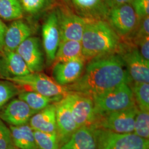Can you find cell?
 <instances>
[{
	"instance_id": "obj_1",
	"label": "cell",
	"mask_w": 149,
	"mask_h": 149,
	"mask_svg": "<svg viewBox=\"0 0 149 149\" xmlns=\"http://www.w3.org/2000/svg\"><path fill=\"white\" fill-rule=\"evenodd\" d=\"M132 81L122 56L114 53L91 59L80 78L66 87L70 92L92 98Z\"/></svg>"
},
{
	"instance_id": "obj_2",
	"label": "cell",
	"mask_w": 149,
	"mask_h": 149,
	"mask_svg": "<svg viewBox=\"0 0 149 149\" xmlns=\"http://www.w3.org/2000/svg\"><path fill=\"white\" fill-rule=\"evenodd\" d=\"M81 42L85 60L114 53L120 47L118 35L107 22L101 19H86Z\"/></svg>"
},
{
	"instance_id": "obj_3",
	"label": "cell",
	"mask_w": 149,
	"mask_h": 149,
	"mask_svg": "<svg viewBox=\"0 0 149 149\" xmlns=\"http://www.w3.org/2000/svg\"><path fill=\"white\" fill-rule=\"evenodd\" d=\"M92 98L97 117L136 106L132 88L126 83H123Z\"/></svg>"
},
{
	"instance_id": "obj_4",
	"label": "cell",
	"mask_w": 149,
	"mask_h": 149,
	"mask_svg": "<svg viewBox=\"0 0 149 149\" xmlns=\"http://www.w3.org/2000/svg\"><path fill=\"white\" fill-rule=\"evenodd\" d=\"M18 86L22 91H33L49 97L63 99L70 92L66 86L57 84L53 79L42 73L32 72L29 74L7 79Z\"/></svg>"
},
{
	"instance_id": "obj_5",
	"label": "cell",
	"mask_w": 149,
	"mask_h": 149,
	"mask_svg": "<svg viewBox=\"0 0 149 149\" xmlns=\"http://www.w3.org/2000/svg\"><path fill=\"white\" fill-rule=\"evenodd\" d=\"M97 149H149V139L133 133H118L101 128L93 129Z\"/></svg>"
},
{
	"instance_id": "obj_6",
	"label": "cell",
	"mask_w": 149,
	"mask_h": 149,
	"mask_svg": "<svg viewBox=\"0 0 149 149\" xmlns=\"http://www.w3.org/2000/svg\"><path fill=\"white\" fill-rule=\"evenodd\" d=\"M138 108L134 106L122 111L98 116L92 128H101L118 133H133Z\"/></svg>"
},
{
	"instance_id": "obj_7",
	"label": "cell",
	"mask_w": 149,
	"mask_h": 149,
	"mask_svg": "<svg viewBox=\"0 0 149 149\" xmlns=\"http://www.w3.org/2000/svg\"><path fill=\"white\" fill-rule=\"evenodd\" d=\"M108 23L118 35L127 36L137 28L139 18L130 3L114 6L108 13Z\"/></svg>"
},
{
	"instance_id": "obj_8",
	"label": "cell",
	"mask_w": 149,
	"mask_h": 149,
	"mask_svg": "<svg viewBox=\"0 0 149 149\" xmlns=\"http://www.w3.org/2000/svg\"><path fill=\"white\" fill-rule=\"evenodd\" d=\"M65 97L69 103L72 117L79 128H92L97 118L92 98L89 96L72 92H70Z\"/></svg>"
},
{
	"instance_id": "obj_9",
	"label": "cell",
	"mask_w": 149,
	"mask_h": 149,
	"mask_svg": "<svg viewBox=\"0 0 149 149\" xmlns=\"http://www.w3.org/2000/svg\"><path fill=\"white\" fill-rule=\"evenodd\" d=\"M42 39L48 64L54 62L55 55L60 42L58 17L57 12H51L47 17L42 26Z\"/></svg>"
},
{
	"instance_id": "obj_10",
	"label": "cell",
	"mask_w": 149,
	"mask_h": 149,
	"mask_svg": "<svg viewBox=\"0 0 149 149\" xmlns=\"http://www.w3.org/2000/svg\"><path fill=\"white\" fill-rule=\"evenodd\" d=\"M37 113L25 102L13 98L0 110V119L10 125L20 126L28 124L30 119Z\"/></svg>"
},
{
	"instance_id": "obj_11",
	"label": "cell",
	"mask_w": 149,
	"mask_h": 149,
	"mask_svg": "<svg viewBox=\"0 0 149 149\" xmlns=\"http://www.w3.org/2000/svg\"><path fill=\"white\" fill-rule=\"evenodd\" d=\"M55 104L56 107V132L60 147L70 138L79 127L74 122L69 103L65 97Z\"/></svg>"
},
{
	"instance_id": "obj_12",
	"label": "cell",
	"mask_w": 149,
	"mask_h": 149,
	"mask_svg": "<svg viewBox=\"0 0 149 149\" xmlns=\"http://www.w3.org/2000/svg\"><path fill=\"white\" fill-rule=\"evenodd\" d=\"M60 41L81 42L85 27L86 19L68 11L57 12Z\"/></svg>"
},
{
	"instance_id": "obj_13",
	"label": "cell",
	"mask_w": 149,
	"mask_h": 149,
	"mask_svg": "<svg viewBox=\"0 0 149 149\" xmlns=\"http://www.w3.org/2000/svg\"><path fill=\"white\" fill-rule=\"evenodd\" d=\"M31 72H39L44 68V55L39 39L29 37L16 49Z\"/></svg>"
},
{
	"instance_id": "obj_14",
	"label": "cell",
	"mask_w": 149,
	"mask_h": 149,
	"mask_svg": "<svg viewBox=\"0 0 149 149\" xmlns=\"http://www.w3.org/2000/svg\"><path fill=\"white\" fill-rule=\"evenodd\" d=\"M120 55L132 81L149 83V61L144 59L139 49H130Z\"/></svg>"
},
{
	"instance_id": "obj_15",
	"label": "cell",
	"mask_w": 149,
	"mask_h": 149,
	"mask_svg": "<svg viewBox=\"0 0 149 149\" xmlns=\"http://www.w3.org/2000/svg\"><path fill=\"white\" fill-rule=\"evenodd\" d=\"M0 56V76L6 80L32 73L16 50L3 49Z\"/></svg>"
},
{
	"instance_id": "obj_16",
	"label": "cell",
	"mask_w": 149,
	"mask_h": 149,
	"mask_svg": "<svg viewBox=\"0 0 149 149\" xmlns=\"http://www.w3.org/2000/svg\"><path fill=\"white\" fill-rule=\"evenodd\" d=\"M85 61V59H77L55 63L52 71L54 80L63 86L74 83L83 73Z\"/></svg>"
},
{
	"instance_id": "obj_17",
	"label": "cell",
	"mask_w": 149,
	"mask_h": 149,
	"mask_svg": "<svg viewBox=\"0 0 149 149\" xmlns=\"http://www.w3.org/2000/svg\"><path fill=\"white\" fill-rule=\"evenodd\" d=\"M81 17L88 19H106L111 8L108 0H71Z\"/></svg>"
},
{
	"instance_id": "obj_18",
	"label": "cell",
	"mask_w": 149,
	"mask_h": 149,
	"mask_svg": "<svg viewBox=\"0 0 149 149\" xmlns=\"http://www.w3.org/2000/svg\"><path fill=\"white\" fill-rule=\"evenodd\" d=\"M31 28L25 22L21 19L13 21L7 28L3 49L16 50L22 42L31 37Z\"/></svg>"
},
{
	"instance_id": "obj_19",
	"label": "cell",
	"mask_w": 149,
	"mask_h": 149,
	"mask_svg": "<svg viewBox=\"0 0 149 149\" xmlns=\"http://www.w3.org/2000/svg\"><path fill=\"white\" fill-rule=\"evenodd\" d=\"M33 130L47 133L56 132V107L51 104L34 114L29 121Z\"/></svg>"
},
{
	"instance_id": "obj_20",
	"label": "cell",
	"mask_w": 149,
	"mask_h": 149,
	"mask_svg": "<svg viewBox=\"0 0 149 149\" xmlns=\"http://www.w3.org/2000/svg\"><path fill=\"white\" fill-rule=\"evenodd\" d=\"M59 149H97L93 128H79Z\"/></svg>"
},
{
	"instance_id": "obj_21",
	"label": "cell",
	"mask_w": 149,
	"mask_h": 149,
	"mask_svg": "<svg viewBox=\"0 0 149 149\" xmlns=\"http://www.w3.org/2000/svg\"><path fill=\"white\" fill-rule=\"evenodd\" d=\"M15 147L19 149H38L33 130L29 124L20 126L10 125Z\"/></svg>"
},
{
	"instance_id": "obj_22",
	"label": "cell",
	"mask_w": 149,
	"mask_h": 149,
	"mask_svg": "<svg viewBox=\"0 0 149 149\" xmlns=\"http://www.w3.org/2000/svg\"><path fill=\"white\" fill-rule=\"evenodd\" d=\"M77 59H85L81 42L76 40L60 41L55 55V63Z\"/></svg>"
},
{
	"instance_id": "obj_23",
	"label": "cell",
	"mask_w": 149,
	"mask_h": 149,
	"mask_svg": "<svg viewBox=\"0 0 149 149\" xmlns=\"http://www.w3.org/2000/svg\"><path fill=\"white\" fill-rule=\"evenodd\" d=\"M18 98L25 102L33 110L37 112L44 109L53 102L60 101L56 98L49 97L37 92L29 91H22L18 94Z\"/></svg>"
},
{
	"instance_id": "obj_24",
	"label": "cell",
	"mask_w": 149,
	"mask_h": 149,
	"mask_svg": "<svg viewBox=\"0 0 149 149\" xmlns=\"http://www.w3.org/2000/svg\"><path fill=\"white\" fill-rule=\"evenodd\" d=\"M20 0H0V18L5 21H16L23 17Z\"/></svg>"
},
{
	"instance_id": "obj_25",
	"label": "cell",
	"mask_w": 149,
	"mask_h": 149,
	"mask_svg": "<svg viewBox=\"0 0 149 149\" xmlns=\"http://www.w3.org/2000/svg\"><path fill=\"white\" fill-rule=\"evenodd\" d=\"M135 103L140 111L149 112V84L146 82H134L132 88Z\"/></svg>"
},
{
	"instance_id": "obj_26",
	"label": "cell",
	"mask_w": 149,
	"mask_h": 149,
	"mask_svg": "<svg viewBox=\"0 0 149 149\" xmlns=\"http://www.w3.org/2000/svg\"><path fill=\"white\" fill-rule=\"evenodd\" d=\"M38 149H58L59 140L57 132L47 133L33 130Z\"/></svg>"
},
{
	"instance_id": "obj_27",
	"label": "cell",
	"mask_w": 149,
	"mask_h": 149,
	"mask_svg": "<svg viewBox=\"0 0 149 149\" xmlns=\"http://www.w3.org/2000/svg\"><path fill=\"white\" fill-rule=\"evenodd\" d=\"M21 89L8 80L0 81V110L15 96H18Z\"/></svg>"
},
{
	"instance_id": "obj_28",
	"label": "cell",
	"mask_w": 149,
	"mask_h": 149,
	"mask_svg": "<svg viewBox=\"0 0 149 149\" xmlns=\"http://www.w3.org/2000/svg\"><path fill=\"white\" fill-rule=\"evenodd\" d=\"M133 133L142 138L149 139V112L139 109L135 118Z\"/></svg>"
},
{
	"instance_id": "obj_29",
	"label": "cell",
	"mask_w": 149,
	"mask_h": 149,
	"mask_svg": "<svg viewBox=\"0 0 149 149\" xmlns=\"http://www.w3.org/2000/svg\"><path fill=\"white\" fill-rule=\"evenodd\" d=\"M15 148L10 127H8L0 119V149Z\"/></svg>"
},
{
	"instance_id": "obj_30",
	"label": "cell",
	"mask_w": 149,
	"mask_h": 149,
	"mask_svg": "<svg viewBox=\"0 0 149 149\" xmlns=\"http://www.w3.org/2000/svg\"><path fill=\"white\" fill-rule=\"evenodd\" d=\"M23 11L31 15H36L44 9L48 0H20Z\"/></svg>"
},
{
	"instance_id": "obj_31",
	"label": "cell",
	"mask_w": 149,
	"mask_h": 149,
	"mask_svg": "<svg viewBox=\"0 0 149 149\" xmlns=\"http://www.w3.org/2000/svg\"><path fill=\"white\" fill-rule=\"evenodd\" d=\"M131 5L139 19L149 16V0H133Z\"/></svg>"
},
{
	"instance_id": "obj_32",
	"label": "cell",
	"mask_w": 149,
	"mask_h": 149,
	"mask_svg": "<svg viewBox=\"0 0 149 149\" xmlns=\"http://www.w3.org/2000/svg\"><path fill=\"white\" fill-rule=\"evenodd\" d=\"M138 29L136 34V40L145 36H149V16L144 17L139 19Z\"/></svg>"
},
{
	"instance_id": "obj_33",
	"label": "cell",
	"mask_w": 149,
	"mask_h": 149,
	"mask_svg": "<svg viewBox=\"0 0 149 149\" xmlns=\"http://www.w3.org/2000/svg\"><path fill=\"white\" fill-rule=\"evenodd\" d=\"M136 42L139 46V50L141 55L144 59L149 61V36L140 38Z\"/></svg>"
},
{
	"instance_id": "obj_34",
	"label": "cell",
	"mask_w": 149,
	"mask_h": 149,
	"mask_svg": "<svg viewBox=\"0 0 149 149\" xmlns=\"http://www.w3.org/2000/svg\"><path fill=\"white\" fill-rule=\"evenodd\" d=\"M7 26L0 18V53L4 49V38Z\"/></svg>"
},
{
	"instance_id": "obj_35",
	"label": "cell",
	"mask_w": 149,
	"mask_h": 149,
	"mask_svg": "<svg viewBox=\"0 0 149 149\" xmlns=\"http://www.w3.org/2000/svg\"><path fill=\"white\" fill-rule=\"evenodd\" d=\"M133 0H108L109 5L111 8L114 6L120 5L123 4L130 3Z\"/></svg>"
},
{
	"instance_id": "obj_36",
	"label": "cell",
	"mask_w": 149,
	"mask_h": 149,
	"mask_svg": "<svg viewBox=\"0 0 149 149\" xmlns=\"http://www.w3.org/2000/svg\"><path fill=\"white\" fill-rule=\"evenodd\" d=\"M15 149H18V148H15Z\"/></svg>"
},
{
	"instance_id": "obj_37",
	"label": "cell",
	"mask_w": 149,
	"mask_h": 149,
	"mask_svg": "<svg viewBox=\"0 0 149 149\" xmlns=\"http://www.w3.org/2000/svg\"><path fill=\"white\" fill-rule=\"evenodd\" d=\"M0 56H1V54H0Z\"/></svg>"
},
{
	"instance_id": "obj_38",
	"label": "cell",
	"mask_w": 149,
	"mask_h": 149,
	"mask_svg": "<svg viewBox=\"0 0 149 149\" xmlns=\"http://www.w3.org/2000/svg\"></svg>"
}]
</instances>
